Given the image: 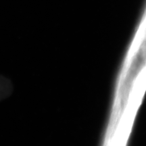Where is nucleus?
Here are the masks:
<instances>
[{"label": "nucleus", "mask_w": 146, "mask_h": 146, "mask_svg": "<svg viewBox=\"0 0 146 146\" xmlns=\"http://www.w3.org/2000/svg\"><path fill=\"white\" fill-rule=\"evenodd\" d=\"M12 91L13 87L10 80L0 75V102L8 98Z\"/></svg>", "instance_id": "nucleus-1"}]
</instances>
